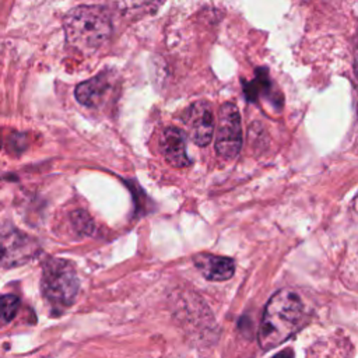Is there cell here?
Returning <instances> with one entry per match:
<instances>
[{"instance_id": "cell-1", "label": "cell", "mask_w": 358, "mask_h": 358, "mask_svg": "<svg viewBox=\"0 0 358 358\" xmlns=\"http://www.w3.org/2000/svg\"><path fill=\"white\" fill-rule=\"evenodd\" d=\"M305 316V308L299 295L282 288L277 291L267 302L257 338L263 350H271L288 340L301 326Z\"/></svg>"}, {"instance_id": "cell-2", "label": "cell", "mask_w": 358, "mask_h": 358, "mask_svg": "<svg viewBox=\"0 0 358 358\" xmlns=\"http://www.w3.org/2000/svg\"><path fill=\"white\" fill-rule=\"evenodd\" d=\"M64 32L70 45L92 52L108 41L112 34V24L103 8L81 6L64 17Z\"/></svg>"}, {"instance_id": "cell-3", "label": "cell", "mask_w": 358, "mask_h": 358, "mask_svg": "<svg viewBox=\"0 0 358 358\" xmlns=\"http://www.w3.org/2000/svg\"><path fill=\"white\" fill-rule=\"evenodd\" d=\"M41 289L55 309H66L73 305L78 292V277L74 266L62 259L48 260L42 271Z\"/></svg>"}, {"instance_id": "cell-4", "label": "cell", "mask_w": 358, "mask_h": 358, "mask_svg": "<svg viewBox=\"0 0 358 358\" xmlns=\"http://www.w3.org/2000/svg\"><path fill=\"white\" fill-rule=\"evenodd\" d=\"M41 248L35 238L11 225L0 224V268H13L35 259Z\"/></svg>"}, {"instance_id": "cell-5", "label": "cell", "mask_w": 358, "mask_h": 358, "mask_svg": "<svg viewBox=\"0 0 358 358\" xmlns=\"http://www.w3.org/2000/svg\"><path fill=\"white\" fill-rule=\"evenodd\" d=\"M242 147L241 116L234 103H224L218 112V124L215 134L217 154L224 159L235 158Z\"/></svg>"}, {"instance_id": "cell-6", "label": "cell", "mask_w": 358, "mask_h": 358, "mask_svg": "<svg viewBox=\"0 0 358 358\" xmlns=\"http://www.w3.org/2000/svg\"><path fill=\"white\" fill-rule=\"evenodd\" d=\"M186 124L192 140L200 145H207L214 134V116L211 108L206 102L193 103L186 112Z\"/></svg>"}, {"instance_id": "cell-7", "label": "cell", "mask_w": 358, "mask_h": 358, "mask_svg": "<svg viewBox=\"0 0 358 358\" xmlns=\"http://www.w3.org/2000/svg\"><path fill=\"white\" fill-rule=\"evenodd\" d=\"M161 151L166 162L175 168H183L190 164L186 152L185 133L178 127H168L161 136Z\"/></svg>"}, {"instance_id": "cell-8", "label": "cell", "mask_w": 358, "mask_h": 358, "mask_svg": "<svg viewBox=\"0 0 358 358\" xmlns=\"http://www.w3.org/2000/svg\"><path fill=\"white\" fill-rule=\"evenodd\" d=\"M193 260L196 268L210 281H225L231 278L235 271L234 260L225 256L199 253Z\"/></svg>"}, {"instance_id": "cell-9", "label": "cell", "mask_w": 358, "mask_h": 358, "mask_svg": "<svg viewBox=\"0 0 358 358\" xmlns=\"http://www.w3.org/2000/svg\"><path fill=\"white\" fill-rule=\"evenodd\" d=\"M106 91H108L106 80L102 76H96L91 80H87V81L78 84L76 87L74 95H76V99L81 105L95 108L101 103Z\"/></svg>"}, {"instance_id": "cell-10", "label": "cell", "mask_w": 358, "mask_h": 358, "mask_svg": "<svg viewBox=\"0 0 358 358\" xmlns=\"http://www.w3.org/2000/svg\"><path fill=\"white\" fill-rule=\"evenodd\" d=\"M20 309V299L15 295L7 294L0 296V327L8 324Z\"/></svg>"}, {"instance_id": "cell-11", "label": "cell", "mask_w": 358, "mask_h": 358, "mask_svg": "<svg viewBox=\"0 0 358 358\" xmlns=\"http://www.w3.org/2000/svg\"><path fill=\"white\" fill-rule=\"evenodd\" d=\"M157 0H115L116 6L122 10H133V8H140L144 6H150L155 3Z\"/></svg>"}, {"instance_id": "cell-12", "label": "cell", "mask_w": 358, "mask_h": 358, "mask_svg": "<svg viewBox=\"0 0 358 358\" xmlns=\"http://www.w3.org/2000/svg\"><path fill=\"white\" fill-rule=\"evenodd\" d=\"M273 358H294V354L291 350H287V351H281L278 352L277 355H274Z\"/></svg>"}, {"instance_id": "cell-13", "label": "cell", "mask_w": 358, "mask_h": 358, "mask_svg": "<svg viewBox=\"0 0 358 358\" xmlns=\"http://www.w3.org/2000/svg\"><path fill=\"white\" fill-rule=\"evenodd\" d=\"M354 207H355V210H358V196H357V199L354 201Z\"/></svg>"}, {"instance_id": "cell-14", "label": "cell", "mask_w": 358, "mask_h": 358, "mask_svg": "<svg viewBox=\"0 0 358 358\" xmlns=\"http://www.w3.org/2000/svg\"><path fill=\"white\" fill-rule=\"evenodd\" d=\"M0 147H1V140H0Z\"/></svg>"}]
</instances>
